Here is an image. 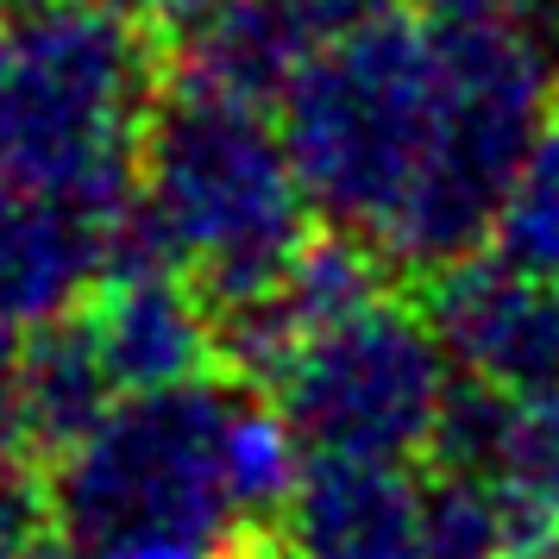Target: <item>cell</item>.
Masks as SVG:
<instances>
[{"mask_svg":"<svg viewBox=\"0 0 559 559\" xmlns=\"http://www.w3.org/2000/svg\"><path fill=\"white\" fill-rule=\"evenodd\" d=\"M82 314L95 328V346H102L120 396L164 390V383L202 378V371H227L214 308H207V296L182 271L102 277L95 283V302Z\"/></svg>","mask_w":559,"mask_h":559,"instance_id":"9","label":"cell"},{"mask_svg":"<svg viewBox=\"0 0 559 559\" xmlns=\"http://www.w3.org/2000/svg\"><path fill=\"white\" fill-rule=\"evenodd\" d=\"M139 202L214 314L271 296L314 239V202L283 120H271L264 102L202 88L177 70H164L145 127Z\"/></svg>","mask_w":559,"mask_h":559,"instance_id":"4","label":"cell"},{"mask_svg":"<svg viewBox=\"0 0 559 559\" xmlns=\"http://www.w3.org/2000/svg\"><path fill=\"white\" fill-rule=\"evenodd\" d=\"M528 20L540 32V51H547V63H554V76H559V0H528Z\"/></svg>","mask_w":559,"mask_h":559,"instance_id":"16","label":"cell"},{"mask_svg":"<svg viewBox=\"0 0 559 559\" xmlns=\"http://www.w3.org/2000/svg\"><path fill=\"white\" fill-rule=\"evenodd\" d=\"M428 528V484L408 459L308 453L283 503V547L296 559H415Z\"/></svg>","mask_w":559,"mask_h":559,"instance_id":"8","label":"cell"},{"mask_svg":"<svg viewBox=\"0 0 559 559\" xmlns=\"http://www.w3.org/2000/svg\"><path fill=\"white\" fill-rule=\"evenodd\" d=\"M308 447L271 390L239 371L132 390L57 453V528L88 554L145 540H233L264 528L302 478Z\"/></svg>","mask_w":559,"mask_h":559,"instance_id":"2","label":"cell"},{"mask_svg":"<svg viewBox=\"0 0 559 559\" xmlns=\"http://www.w3.org/2000/svg\"><path fill=\"white\" fill-rule=\"evenodd\" d=\"M107 221L82 207L26 195L0 177V321L38 328L63 308H76L82 289L102 283Z\"/></svg>","mask_w":559,"mask_h":559,"instance_id":"10","label":"cell"},{"mask_svg":"<svg viewBox=\"0 0 559 559\" xmlns=\"http://www.w3.org/2000/svg\"><path fill=\"white\" fill-rule=\"evenodd\" d=\"M51 528V478H32V465H7L0 472V559H26Z\"/></svg>","mask_w":559,"mask_h":559,"instance_id":"13","label":"cell"},{"mask_svg":"<svg viewBox=\"0 0 559 559\" xmlns=\"http://www.w3.org/2000/svg\"><path fill=\"white\" fill-rule=\"evenodd\" d=\"M421 308L465 378L515 396L559 390V277L465 252L433 271Z\"/></svg>","mask_w":559,"mask_h":559,"instance_id":"6","label":"cell"},{"mask_svg":"<svg viewBox=\"0 0 559 559\" xmlns=\"http://www.w3.org/2000/svg\"><path fill=\"white\" fill-rule=\"evenodd\" d=\"M120 403V383L107 371L95 328L82 308H63L26 333V421L32 447L63 453Z\"/></svg>","mask_w":559,"mask_h":559,"instance_id":"11","label":"cell"},{"mask_svg":"<svg viewBox=\"0 0 559 559\" xmlns=\"http://www.w3.org/2000/svg\"><path fill=\"white\" fill-rule=\"evenodd\" d=\"M534 559H559V528L547 534V540H534Z\"/></svg>","mask_w":559,"mask_h":559,"instance_id":"18","label":"cell"},{"mask_svg":"<svg viewBox=\"0 0 559 559\" xmlns=\"http://www.w3.org/2000/svg\"><path fill=\"white\" fill-rule=\"evenodd\" d=\"M26 559H95V554H88V547H76L70 534H45V540H38Z\"/></svg>","mask_w":559,"mask_h":559,"instance_id":"17","label":"cell"},{"mask_svg":"<svg viewBox=\"0 0 559 559\" xmlns=\"http://www.w3.org/2000/svg\"><path fill=\"white\" fill-rule=\"evenodd\" d=\"M433 459L453 478L490 484L522 522L528 547L559 528V390L515 396L478 378L453 383Z\"/></svg>","mask_w":559,"mask_h":559,"instance_id":"7","label":"cell"},{"mask_svg":"<svg viewBox=\"0 0 559 559\" xmlns=\"http://www.w3.org/2000/svg\"><path fill=\"white\" fill-rule=\"evenodd\" d=\"M32 421H26V333L0 321V472L26 465Z\"/></svg>","mask_w":559,"mask_h":559,"instance_id":"14","label":"cell"},{"mask_svg":"<svg viewBox=\"0 0 559 559\" xmlns=\"http://www.w3.org/2000/svg\"><path fill=\"white\" fill-rule=\"evenodd\" d=\"M277 107L314 214L408 271L472 252L453 82L408 0L321 45Z\"/></svg>","mask_w":559,"mask_h":559,"instance_id":"1","label":"cell"},{"mask_svg":"<svg viewBox=\"0 0 559 559\" xmlns=\"http://www.w3.org/2000/svg\"><path fill=\"white\" fill-rule=\"evenodd\" d=\"M264 390L308 453L415 459L433 453L453 396V353L428 308L378 296L296 340Z\"/></svg>","mask_w":559,"mask_h":559,"instance_id":"5","label":"cell"},{"mask_svg":"<svg viewBox=\"0 0 559 559\" xmlns=\"http://www.w3.org/2000/svg\"><path fill=\"white\" fill-rule=\"evenodd\" d=\"M157 95V32L120 0H51L0 20V177L114 221L139 195Z\"/></svg>","mask_w":559,"mask_h":559,"instance_id":"3","label":"cell"},{"mask_svg":"<svg viewBox=\"0 0 559 559\" xmlns=\"http://www.w3.org/2000/svg\"><path fill=\"white\" fill-rule=\"evenodd\" d=\"M497 252L522 271L559 277V114L540 120L534 145L515 164V182L497 207Z\"/></svg>","mask_w":559,"mask_h":559,"instance_id":"12","label":"cell"},{"mask_svg":"<svg viewBox=\"0 0 559 559\" xmlns=\"http://www.w3.org/2000/svg\"><path fill=\"white\" fill-rule=\"evenodd\" d=\"M120 7L139 13L157 38H164V32H182V38H189V32L207 26V20H214L221 7H233V0H120Z\"/></svg>","mask_w":559,"mask_h":559,"instance_id":"15","label":"cell"}]
</instances>
